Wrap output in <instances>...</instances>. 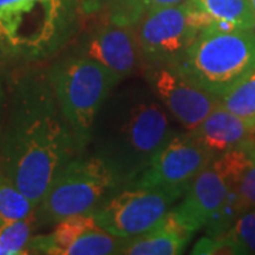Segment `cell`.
Masks as SVG:
<instances>
[{
    "label": "cell",
    "instance_id": "obj_1",
    "mask_svg": "<svg viewBox=\"0 0 255 255\" xmlns=\"http://www.w3.org/2000/svg\"><path fill=\"white\" fill-rule=\"evenodd\" d=\"M81 150L46 70L14 80L0 128V167L38 206L55 174Z\"/></svg>",
    "mask_w": 255,
    "mask_h": 255
},
{
    "label": "cell",
    "instance_id": "obj_2",
    "mask_svg": "<svg viewBox=\"0 0 255 255\" xmlns=\"http://www.w3.org/2000/svg\"><path fill=\"white\" fill-rule=\"evenodd\" d=\"M119 85L98 111L88 150L125 186L145 170L177 130L170 114L147 84Z\"/></svg>",
    "mask_w": 255,
    "mask_h": 255
},
{
    "label": "cell",
    "instance_id": "obj_3",
    "mask_svg": "<svg viewBox=\"0 0 255 255\" xmlns=\"http://www.w3.org/2000/svg\"><path fill=\"white\" fill-rule=\"evenodd\" d=\"M80 0H0V57L38 63L63 53L80 33Z\"/></svg>",
    "mask_w": 255,
    "mask_h": 255
},
{
    "label": "cell",
    "instance_id": "obj_4",
    "mask_svg": "<svg viewBox=\"0 0 255 255\" xmlns=\"http://www.w3.org/2000/svg\"><path fill=\"white\" fill-rule=\"evenodd\" d=\"M173 68L221 98L255 71V31L204 28Z\"/></svg>",
    "mask_w": 255,
    "mask_h": 255
},
{
    "label": "cell",
    "instance_id": "obj_5",
    "mask_svg": "<svg viewBox=\"0 0 255 255\" xmlns=\"http://www.w3.org/2000/svg\"><path fill=\"white\" fill-rule=\"evenodd\" d=\"M47 74L78 145L87 150L98 111L119 82L100 63L73 51L57 57Z\"/></svg>",
    "mask_w": 255,
    "mask_h": 255
},
{
    "label": "cell",
    "instance_id": "obj_6",
    "mask_svg": "<svg viewBox=\"0 0 255 255\" xmlns=\"http://www.w3.org/2000/svg\"><path fill=\"white\" fill-rule=\"evenodd\" d=\"M122 183L100 157L88 149L64 166L50 183L37 206L40 224H55L61 220L90 214Z\"/></svg>",
    "mask_w": 255,
    "mask_h": 255
},
{
    "label": "cell",
    "instance_id": "obj_7",
    "mask_svg": "<svg viewBox=\"0 0 255 255\" xmlns=\"http://www.w3.org/2000/svg\"><path fill=\"white\" fill-rule=\"evenodd\" d=\"M189 183L143 187L125 184L94 210L97 226L119 238L142 234L153 228L184 196Z\"/></svg>",
    "mask_w": 255,
    "mask_h": 255
},
{
    "label": "cell",
    "instance_id": "obj_8",
    "mask_svg": "<svg viewBox=\"0 0 255 255\" xmlns=\"http://www.w3.org/2000/svg\"><path fill=\"white\" fill-rule=\"evenodd\" d=\"M204 28L189 0L145 14L133 26L143 65H176Z\"/></svg>",
    "mask_w": 255,
    "mask_h": 255
},
{
    "label": "cell",
    "instance_id": "obj_9",
    "mask_svg": "<svg viewBox=\"0 0 255 255\" xmlns=\"http://www.w3.org/2000/svg\"><path fill=\"white\" fill-rule=\"evenodd\" d=\"M140 73L147 87L184 130L199 127L220 104L219 95L200 88L170 65H143Z\"/></svg>",
    "mask_w": 255,
    "mask_h": 255
},
{
    "label": "cell",
    "instance_id": "obj_10",
    "mask_svg": "<svg viewBox=\"0 0 255 255\" xmlns=\"http://www.w3.org/2000/svg\"><path fill=\"white\" fill-rule=\"evenodd\" d=\"M70 51L100 63L119 84L143 68L133 27L105 20L85 33H78Z\"/></svg>",
    "mask_w": 255,
    "mask_h": 255
},
{
    "label": "cell",
    "instance_id": "obj_11",
    "mask_svg": "<svg viewBox=\"0 0 255 255\" xmlns=\"http://www.w3.org/2000/svg\"><path fill=\"white\" fill-rule=\"evenodd\" d=\"M213 156L187 133H176L129 184L143 187L191 182L211 162Z\"/></svg>",
    "mask_w": 255,
    "mask_h": 255
},
{
    "label": "cell",
    "instance_id": "obj_12",
    "mask_svg": "<svg viewBox=\"0 0 255 255\" xmlns=\"http://www.w3.org/2000/svg\"><path fill=\"white\" fill-rule=\"evenodd\" d=\"M230 193L228 183L210 163L191 180L180 203L169 213L194 234L221 217L227 207Z\"/></svg>",
    "mask_w": 255,
    "mask_h": 255
},
{
    "label": "cell",
    "instance_id": "obj_13",
    "mask_svg": "<svg viewBox=\"0 0 255 255\" xmlns=\"http://www.w3.org/2000/svg\"><path fill=\"white\" fill-rule=\"evenodd\" d=\"M213 157L236 149L250 140L255 132L236 114L219 104L193 130H187Z\"/></svg>",
    "mask_w": 255,
    "mask_h": 255
},
{
    "label": "cell",
    "instance_id": "obj_14",
    "mask_svg": "<svg viewBox=\"0 0 255 255\" xmlns=\"http://www.w3.org/2000/svg\"><path fill=\"white\" fill-rule=\"evenodd\" d=\"M193 233L183 227L170 213L155 227L142 234L122 240L118 254L177 255L187 247Z\"/></svg>",
    "mask_w": 255,
    "mask_h": 255
},
{
    "label": "cell",
    "instance_id": "obj_15",
    "mask_svg": "<svg viewBox=\"0 0 255 255\" xmlns=\"http://www.w3.org/2000/svg\"><path fill=\"white\" fill-rule=\"evenodd\" d=\"M193 254H255V209L237 216L217 237H203Z\"/></svg>",
    "mask_w": 255,
    "mask_h": 255
},
{
    "label": "cell",
    "instance_id": "obj_16",
    "mask_svg": "<svg viewBox=\"0 0 255 255\" xmlns=\"http://www.w3.org/2000/svg\"><path fill=\"white\" fill-rule=\"evenodd\" d=\"M207 27L240 28L255 31L251 0H189Z\"/></svg>",
    "mask_w": 255,
    "mask_h": 255
},
{
    "label": "cell",
    "instance_id": "obj_17",
    "mask_svg": "<svg viewBox=\"0 0 255 255\" xmlns=\"http://www.w3.org/2000/svg\"><path fill=\"white\" fill-rule=\"evenodd\" d=\"M186 0H82V13H95L102 20L133 27L145 14Z\"/></svg>",
    "mask_w": 255,
    "mask_h": 255
},
{
    "label": "cell",
    "instance_id": "obj_18",
    "mask_svg": "<svg viewBox=\"0 0 255 255\" xmlns=\"http://www.w3.org/2000/svg\"><path fill=\"white\" fill-rule=\"evenodd\" d=\"M97 227L94 214H78L55 223L54 230L44 236L31 237L28 243V253L50 255H65L67 250L74 243L90 231Z\"/></svg>",
    "mask_w": 255,
    "mask_h": 255
},
{
    "label": "cell",
    "instance_id": "obj_19",
    "mask_svg": "<svg viewBox=\"0 0 255 255\" xmlns=\"http://www.w3.org/2000/svg\"><path fill=\"white\" fill-rule=\"evenodd\" d=\"M248 149H250V164L243 174L241 180L237 187L231 193L228 199L227 207L214 224L207 227V236L209 237H217L223 234L228 226L234 221V219L244 213L247 210L255 209V139L251 137L248 140Z\"/></svg>",
    "mask_w": 255,
    "mask_h": 255
},
{
    "label": "cell",
    "instance_id": "obj_20",
    "mask_svg": "<svg viewBox=\"0 0 255 255\" xmlns=\"http://www.w3.org/2000/svg\"><path fill=\"white\" fill-rule=\"evenodd\" d=\"M220 104L243 119L255 132V71L226 92L220 98Z\"/></svg>",
    "mask_w": 255,
    "mask_h": 255
},
{
    "label": "cell",
    "instance_id": "obj_21",
    "mask_svg": "<svg viewBox=\"0 0 255 255\" xmlns=\"http://www.w3.org/2000/svg\"><path fill=\"white\" fill-rule=\"evenodd\" d=\"M36 221V213L26 219L0 220V246L6 255L28 254L27 247Z\"/></svg>",
    "mask_w": 255,
    "mask_h": 255
},
{
    "label": "cell",
    "instance_id": "obj_22",
    "mask_svg": "<svg viewBox=\"0 0 255 255\" xmlns=\"http://www.w3.org/2000/svg\"><path fill=\"white\" fill-rule=\"evenodd\" d=\"M36 210L33 201L28 200L0 167V220L26 219Z\"/></svg>",
    "mask_w": 255,
    "mask_h": 255
},
{
    "label": "cell",
    "instance_id": "obj_23",
    "mask_svg": "<svg viewBox=\"0 0 255 255\" xmlns=\"http://www.w3.org/2000/svg\"><path fill=\"white\" fill-rule=\"evenodd\" d=\"M124 238L115 237L98 226L82 234L65 255H110L118 254Z\"/></svg>",
    "mask_w": 255,
    "mask_h": 255
},
{
    "label": "cell",
    "instance_id": "obj_24",
    "mask_svg": "<svg viewBox=\"0 0 255 255\" xmlns=\"http://www.w3.org/2000/svg\"><path fill=\"white\" fill-rule=\"evenodd\" d=\"M1 102H3V92L0 90V105H1Z\"/></svg>",
    "mask_w": 255,
    "mask_h": 255
},
{
    "label": "cell",
    "instance_id": "obj_25",
    "mask_svg": "<svg viewBox=\"0 0 255 255\" xmlns=\"http://www.w3.org/2000/svg\"><path fill=\"white\" fill-rule=\"evenodd\" d=\"M0 255H6V253H4V250L1 248V246H0Z\"/></svg>",
    "mask_w": 255,
    "mask_h": 255
},
{
    "label": "cell",
    "instance_id": "obj_26",
    "mask_svg": "<svg viewBox=\"0 0 255 255\" xmlns=\"http://www.w3.org/2000/svg\"><path fill=\"white\" fill-rule=\"evenodd\" d=\"M251 4H253V10H254V14H255V0H251Z\"/></svg>",
    "mask_w": 255,
    "mask_h": 255
}]
</instances>
